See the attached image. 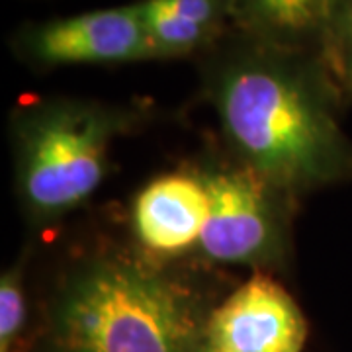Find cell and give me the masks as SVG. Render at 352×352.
Instances as JSON below:
<instances>
[{"instance_id": "1", "label": "cell", "mask_w": 352, "mask_h": 352, "mask_svg": "<svg viewBox=\"0 0 352 352\" xmlns=\"http://www.w3.org/2000/svg\"><path fill=\"white\" fill-rule=\"evenodd\" d=\"M208 88L235 161L286 194L352 176L340 92L317 57L251 43L215 67Z\"/></svg>"}, {"instance_id": "2", "label": "cell", "mask_w": 352, "mask_h": 352, "mask_svg": "<svg viewBox=\"0 0 352 352\" xmlns=\"http://www.w3.org/2000/svg\"><path fill=\"white\" fill-rule=\"evenodd\" d=\"M208 315L149 258L108 254L78 266L53 303L50 352H194Z\"/></svg>"}, {"instance_id": "3", "label": "cell", "mask_w": 352, "mask_h": 352, "mask_svg": "<svg viewBox=\"0 0 352 352\" xmlns=\"http://www.w3.org/2000/svg\"><path fill=\"white\" fill-rule=\"evenodd\" d=\"M129 126L126 110L75 98H51L16 113V184L28 215L53 221L82 206L106 178L113 139Z\"/></svg>"}, {"instance_id": "4", "label": "cell", "mask_w": 352, "mask_h": 352, "mask_svg": "<svg viewBox=\"0 0 352 352\" xmlns=\"http://www.w3.org/2000/svg\"><path fill=\"white\" fill-rule=\"evenodd\" d=\"M210 210L198 251L214 263L278 266L289 251V200L239 161L210 163L198 170Z\"/></svg>"}, {"instance_id": "5", "label": "cell", "mask_w": 352, "mask_h": 352, "mask_svg": "<svg viewBox=\"0 0 352 352\" xmlns=\"http://www.w3.org/2000/svg\"><path fill=\"white\" fill-rule=\"evenodd\" d=\"M18 50L39 67L153 59L138 4L28 25L18 36Z\"/></svg>"}, {"instance_id": "6", "label": "cell", "mask_w": 352, "mask_h": 352, "mask_svg": "<svg viewBox=\"0 0 352 352\" xmlns=\"http://www.w3.org/2000/svg\"><path fill=\"white\" fill-rule=\"evenodd\" d=\"M206 340L226 352H302L307 321L284 286L254 272L208 314Z\"/></svg>"}, {"instance_id": "7", "label": "cell", "mask_w": 352, "mask_h": 352, "mask_svg": "<svg viewBox=\"0 0 352 352\" xmlns=\"http://www.w3.org/2000/svg\"><path fill=\"white\" fill-rule=\"evenodd\" d=\"M208 210L210 198L200 173L157 176L133 200V235L151 258H176L198 247Z\"/></svg>"}, {"instance_id": "8", "label": "cell", "mask_w": 352, "mask_h": 352, "mask_svg": "<svg viewBox=\"0 0 352 352\" xmlns=\"http://www.w3.org/2000/svg\"><path fill=\"white\" fill-rule=\"evenodd\" d=\"M342 0H227V18L251 43L317 57Z\"/></svg>"}, {"instance_id": "9", "label": "cell", "mask_w": 352, "mask_h": 352, "mask_svg": "<svg viewBox=\"0 0 352 352\" xmlns=\"http://www.w3.org/2000/svg\"><path fill=\"white\" fill-rule=\"evenodd\" d=\"M147 41L155 57H180L208 45L217 34L212 28L196 24L166 10L157 0L138 2Z\"/></svg>"}, {"instance_id": "10", "label": "cell", "mask_w": 352, "mask_h": 352, "mask_svg": "<svg viewBox=\"0 0 352 352\" xmlns=\"http://www.w3.org/2000/svg\"><path fill=\"white\" fill-rule=\"evenodd\" d=\"M317 59L340 94L352 96V0H342Z\"/></svg>"}, {"instance_id": "11", "label": "cell", "mask_w": 352, "mask_h": 352, "mask_svg": "<svg viewBox=\"0 0 352 352\" xmlns=\"http://www.w3.org/2000/svg\"><path fill=\"white\" fill-rule=\"evenodd\" d=\"M28 319L24 263L14 264L0 278V352H12Z\"/></svg>"}, {"instance_id": "12", "label": "cell", "mask_w": 352, "mask_h": 352, "mask_svg": "<svg viewBox=\"0 0 352 352\" xmlns=\"http://www.w3.org/2000/svg\"><path fill=\"white\" fill-rule=\"evenodd\" d=\"M166 10L178 14L196 24L219 32L227 18V0H157Z\"/></svg>"}, {"instance_id": "13", "label": "cell", "mask_w": 352, "mask_h": 352, "mask_svg": "<svg viewBox=\"0 0 352 352\" xmlns=\"http://www.w3.org/2000/svg\"><path fill=\"white\" fill-rule=\"evenodd\" d=\"M194 352H226V351H221V349H217V346H214V344H210V342L206 340V337H204V340L198 344V349H196Z\"/></svg>"}]
</instances>
